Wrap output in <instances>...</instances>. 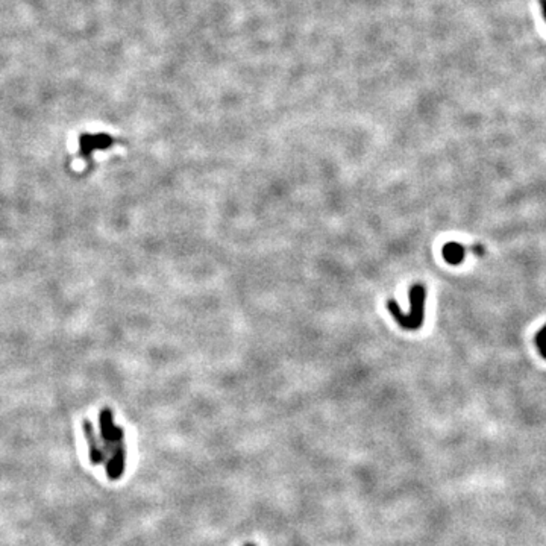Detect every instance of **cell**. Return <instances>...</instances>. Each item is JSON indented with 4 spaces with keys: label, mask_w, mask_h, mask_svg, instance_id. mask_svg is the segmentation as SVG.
Wrapping results in <instances>:
<instances>
[{
    "label": "cell",
    "mask_w": 546,
    "mask_h": 546,
    "mask_svg": "<svg viewBox=\"0 0 546 546\" xmlns=\"http://www.w3.org/2000/svg\"><path fill=\"white\" fill-rule=\"evenodd\" d=\"M442 253L446 263L452 264V266H459L466 258V248L457 242H449L443 246Z\"/></svg>",
    "instance_id": "6"
},
{
    "label": "cell",
    "mask_w": 546,
    "mask_h": 546,
    "mask_svg": "<svg viewBox=\"0 0 546 546\" xmlns=\"http://www.w3.org/2000/svg\"><path fill=\"white\" fill-rule=\"evenodd\" d=\"M99 424H101V436L103 438L105 445L107 448L112 445H119L123 443V429L114 425V416L112 411L110 408H103L101 416H99Z\"/></svg>",
    "instance_id": "2"
},
{
    "label": "cell",
    "mask_w": 546,
    "mask_h": 546,
    "mask_svg": "<svg viewBox=\"0 0 546 546\" xmlns=\"http://www.w3.org/2000/svg\"><path fill=\"white\" fill-rule=\"evenodd\" d=\"M246 546H255V545H252V543H248V545H246Z\"/></svg>",
    "instance_id": "9"
},
{
    "label": "cell",
    "mask_w": 546,
    "mask_h": 546,
    "mask_svg": "<svg viewBox=\"0 0 546 546\" xmlns=\"http://www.w3.org/2000/svg\"><path fill=\"white\" fill-rule=\"evenodd\" d=\"M425 297L427 292L425 287L416 284L410 290V299H411V311L408 316H402L398 310H396L393 302H390L389 308L394 314V319L399 322L404 330H419L420 325L424 323V311H425Z\"/></svg>",
    "instance_id": "1"
},
{
    "label": "cell",
    "mask_w": 546,
    "mask_h": 546,
    "mask_svg": "<svg viewBox=\"0 0 546 546\" xmlns=\"http://www.w3.org/2000/svg\"><path fill=\"white\" fill-rule=\"evenodd\" d=\"M540 8H542L543 19H545V22H546V0H540Z\"/></svg>",
    "instance_id": "8"
},
{
    "label": "cell",
    "mask_w": 546,
    "mask_h": 546,
    "mask_svg": "<svg viewBox=\"0 0 546 546\" xmlns=\"http://www.w3.org/2000/svg\"><path fill=\"white\" fill-rule=\"evenodd\" d=\"M82 431H84L85 442L88 445V455H90L91 464H94V466L102 464L105 460V455L99 446L98 437H96V433H94V427L90 420L82 422Z\"/></svg>",
    "instance_id": "3"
},
{
    "label": "cell",
    "mask_w": 546,
    "mask_h": 546,
    "mask_svg": "<svg viewBox=\"0 0 546 546\" xmlns=\"http://www.w3.org/2000/svg\"><path fill=\"white\" fill-rule=\"evenodd\" d=\"M125 466H126V452H125V446L123 443H119L117 448L114 449V452L111 455V459L107 464V475L111 481H117L123 477V472H125Z\"/></svg>",
    "instance_id": "4"
},
{
    "label": "cell",
    "mask_w": 546,
    "mask_h": 546,
    "mask_svg": "<svg viewBox=\"0 0 546 546\" xmlns=\"http://www.w3.org/2000/svg\"><path fill=\"white\" fill-rule=\"evenodd\" d=\"M534 343L537 346V351H539V354L546 360V325H543L540 331L536 334Z\"/></svg>",
    "instance_id": "7"
},
{
    "label": "cell",
    "mask_w": 546,
    "mask_h": 546,
    "mask_svg": "<svg viewBox=\"0 0 546 546\" xmlns=\"http://www.w3.org/2000/svg\"><path fill=\"white\" fill-rule=\"evenodd\" d=\"M114 143V140L110 135L99 134V135H90V134H82L81 135V146H82V154L88 155L93 149L96 147H108Z\"/></svg>",
    "instance_id": "5"
}]
</instances>
